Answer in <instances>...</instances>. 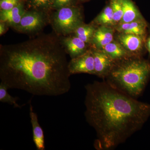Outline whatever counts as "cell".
Listing matches in <instances>:
<instances>
[{
    "instance_id": "8992f818",
    "label": "cell",
    "mask_w": 150,
    "mask_h": 150,
    "mask_svg": "<svg viewBox=\"0 0 150 150\" xmlns=\"http://www.w3.org/2000/svg\"><path fill=\"white\" fill-rule=\"evenodd\" d=\"M68 68L71 75L82 73L95 74L93 55L91 48L82 55L71 59Z\"/></svg>"
},
{
    "instance_id": "44dd1931",
    "label": "cell",
    "mask_w": 150,
    "mask_h": 150,
    "mask_svg": "<svg viewBox=\"0 0 150 150\" xmlns=\"http://www.w3.org/2000/svg\"><path fill=\"white\" fill-rule=\"evenodd\" d=\"M80 3L79 0H54L53 10L64 7L76 5Z\"/></svg>"
},
{
    "instance_id": "3957f363",
    "label": "cell",
    "mask_w": 150,
    "mask_h": 150,
    "mask_svg": "<svg viewBox=\"0 0 150 150\" xmlns=\"http://www.w3.org/2000/svg\"><path fill=\"white\" fill-rule=\"evenodd\" d=\"M150 78V62L131 56L115 61L106 78L107 82L130 96L141 95Z\"/></svg>"
},
{
    "instance_id": "5bb4252c",
    "label": "cell",
    "mask_w": 150,
    "mask_h": 150,
    "mask_svg": "<svg viewBox=\"0 0 150 150\" xmlns=\"http://www.w3.org/2000/svg\"><path fill=\"white\" fill-rule=\"evenodd\" d=\"M121 1L123 6V16L122 20L119 24L144 19L137 6L132 0Z\"/></svg>"
},
{
    "instance_id": "7c38bea8",
    "label": "cell",
    "mask_w": 150,
    "mask_h": 150,
    "mask_svg": "<svg viewBox=\"0 0 150 150\" xmlns=\"http://www.w3.org/2000/svg\"><path fill=\"white\" fill-rule=\"evenodd\" d=\"M115 28L119 33L134 34L146 38L147 24L144 19L121 23L115 25Z\"/></svg>"
},
{
    "instance_id": "d6986e66",
    "label": "cell",
    "mask_w": 150,
    "mask_h": 150,
    "mask_svg": "<svg viewBox=\"0 0 150 150\" xmlns=\"http://www.w3.org/2000/svg\"><path fill=\"white\" fill-rule=\"evenodd\" d=\"M8 89L9 88L7 86L1 82L0 83V101L13 105L16 108H21L22 106L17 103V100L19 99L18 98L11 96L8 92Z\"/></svg>"
},
{
    "instance_id": "ba28073f",
    "label": "cell",
    "mask_w": 150,
    "mask_h": 150,
    "mask_svg": "<svg viewBox=\"0 0 150 150\" xmlns=\"http://www.w3.org/2000/svg\"><path fill=\"white\" fill-rule=\"evenodd\" d=\"M91 48L93 55L95 75L103 79L106 78L111 71L115 61L103 49Z\"/></svg>"
},
{
    "instance_id": "5b68a950",
    "label": "cell",
    "mask_w": 150,
    "mask_h": 150,
    "mask_svg": "<svg viewBox=\"0 0 150 150\" xmlns=\"http://www.w3.org/2000/svg\"><path fill=\"white\" fill-rule=\"evenodd\" d=\"M51 12L26 9L20 22L13 29L32 37L39 35L50 24Z\"/></svg>"
},
{
    "instance_id": "30bf717a",
    "label": "cell",
    "mask_w": 150,
    "mask_h": 150,
    "mask_svg": "<svg viewBox=\"0 0 150 150\" xmlns=\"http://www.w3.org/2000/svg\"><path fill=\"white\" fill-rule=\"evenodd\" d=\"M114 31L111 26L100 25L97 27L90 43L91 47L102 49L113 41Z\"/></svg>"
},
{
    "instance_id": "9a60e30c",
    "label": "cell",
    "mask_w": 150,
    "mask_h": 150,
    "mask_svg": "<svg viewBox=\"0 0 150 150\" xmlns=\"http://www.w3.org/2000/svg\"><path fill=\"white\" fill-rule=\"evenodd\" d=\"M102 49L115 61L132 56L118 41L114 40Z\"/></svg>"
},
{
    "instance_id": "e0dca14e",
    "label": "cell",
    "mask_w": 150,
    "mask_h": 150,
    "mask_svg": "<svg viewBox=\"0 0 150 150\" xmlns=\"http://www.w3.org/2000/svg\"><path fill=\"white\" fill-rule=\"evenodd\" d=\"M96 26L92 23L81 25L72 33L81 40L90 45Z\"/></svg>"
},
{
    "instance_id": "603a6c76",
    "label": "cell",
    "mask_w": 150,
    "mask_h": 150,
    "mask_svg": "<svg viewBox=\"0 0 150 150\" xmlns=\"http://www.w3.org/2000/svg\"><path fill=\"white\" fill-rule=\"evenodd\" d=\"M9 26L7 23L4 21H0V35L4 34L8 29Z\"/></svg>"
},
{
    "instance_id": "7402d4cb",
    "label": "cell",
    "mask_w": 150,
    "mask_h": 150,
    "mask_svg": "<svg viewBox=\"0 0 150 150\" xmlns=\"http://www.w3.org/2000/svg\"><path fill=\"white\" fill-rule=\"evenodd\" d=\"M24 0H0V10H9L18 5Z\"/></svg>"
},
{
    "instance_id": "4fadbf2b",
    "label": "cell",
    "mask_w": 150,
    "mask_h": 150,
    "mask_svg": "<svg viewBox=\"0 0 150 150\" xmlns=\"http://www.w3.org/2000/svg\"><path fill=\"white\" fill-rule=\"evenodd\" d=\"M29 111L30 122L32 127L33 142L37 150H44L45 149V140L43 130L38 122L37 114L33 111L30 100Z\"/></svg>"
},
{
    "instance_id": "8fae6325",
    "label": "cell",
    "mask_w": 150,
    "mask_h": 150,
    "mask_svg": "<svg viewBox=\"0 0 150 150\" xmlns=\"http://www.w3.org/2000/svg\"><path fill=\"white\" fill-rule=\"evenodd\" d=\"M26 10L24 1H23L11 9L0 10V21L5 22L13 29L20 22Z\"/></svg>"
},
{
    "instance_id": "ffe728a7",
    "label": "cell",
    "mask_w": 150,
    "mask_h": 150,
    "mask_svg": "<svg viewBox=\"0 0 150 150\" xmlns=\"http://www.w3.org/2000/svg\"><path fill=\"white\" fill-rule=\"evenodd\" d=\"M113 11L114 26L120 23L123 16V6L121 0H110Z\"/></svg>"
},
{
    "instance_id": "d4e9b609",
    "label": "cell",
    "mask_w": 150,
    "mask_h": 150,
    "mask_svg": "<svg viewBox=\"0 0 150 150\" xmlns=\"http://www.w3.org/2000/svg\"><path fill=\"white\" fill-rule=\"evenodd\" d=\"M91 1V0H79L80 3L86 2L88 1Z\"/></svg>"
},
{
    "instance_id": "cb8c5ba5",
    "label": "cell",
    "mask_w": 150,
    "mask_h": 150,
    "mask_svg": "<svg viewBox=\"0 0 150 150\" xmlns=\"http://www.w3.org/2000/svg\"><path fill=\"white\" fill-rule=\"evenodd\" d=\"M146 47L147 50L150 55V33L149 36L148 37L146 42Z\"/></svg>"
},
{
    "instance_id": "277c9868",
    "label": "cell",
    "mask_w": 150,
    "mask_h": 150,
    "mask_svg": "<svg viewBox=\"0 0 150 150\" xmlns=\"http://www.w3.org/2000/svg\"><path fill=\"white\" fill-rule=\"evenodd\" d=\"M83 23V11L79 4L52 10L50 14V25L58 36L72 34Z\"/></svg>"
},
{
    "instance_id": "484cf974",
    "label": "cell",
    "mask_w": 150,
    "mask_h": 150,
    "mask_svg": "<svg viewBox=\"0 0 150 150\" xmlns=\"http://www.w3.org/2000/svg\"></svg>"
},
{
    "instance_id": "ac0fdd59",
    "label": "cell",
    "mask_w": 150,
    "mask_h": 150,
    "mask_svg": "<svg viewBox=\"0 0 150 150\" xmlns=\"http://www.w3.org/2000/svg\"><path fill=\"white\" fill-rule=\"evenodd\" d=\"M26 9L51 12L54 0H24Z\"/></svg>"
},
{
    "instance_id": "2e32d148",
    "label": "cell",
    "mask_w": 150,
    "mask_h": 150,
    "mask_svg": "<svg viewBox=\"0 0 150 150\" xmlns=\"http://www.w3.org/2000/svg\"><path fill=\"white\" fill-rule=\"evenodd\" d=\"M91 23L96 26H114L113 11L110 2L104 8L91 22Z\"/></svg>"
},
{
    "instance_id": "7a4b0ae2",
    "label": "cell",
    "mask_w": 150,
    "mask_h": 150,
    "mask_svg": "<svg viewBox=\"0 0 150 150\" xmlns=\"http://www.w3.org/2000/svg\"><path fill=\"white\" fill-rule=\"evenodd\" d=\"M86 120L95 130V148L112 150L142 129L150 116V104L110 85L95 81L85 86Z\"/></svg>"
},
{
    "instance_id": "9c48e42d",
    "label": "cell",
    "mask_w": 150,
    "mask_h": 150,
    "mask_svg": "<svg viewBox=\"0 0 150 150\" xmlns=\"http://www.w3.org/2000/svg\"><path fill=\"white\" fill-rule=\"evenodd\" d=\"M117 41L132 56L140 57L146 39L134 34L119 33Z\"/></svg>"
},
{
    "instance_id": "6da1fadb",
    "label": "cell",
    "mask_w": 150,
    "mask_h": 150,
    "mask_svg": "<svg viewBox=\"0 0 150 150\" xmlns=\"http://www.w3.org/2000/svg\"><path fill=\"white\" fill-rule=\"evenodd\" d=\"M67 54L53 31L21 43L1 45V82L9 89L34 96L64 94L71 88Z\"/></svg>"
},
{
    "instance_id": "52a82bcc",
    "label": "cell",
    "mask_w": 150,
    "mask_h": 150,
    "mask_svg": "<svg viewBox=\"0 0 150 150\" xmlns=\"http://www.w3.org/2000/svg\"><path fill=\"white\" fill-rule=\"evenodd\" d=\"M62 47L71 59L77 57L86 52L91 48L89 44L85 43L74 34L58 36Z\"/></svg>"
}]
</instances>
